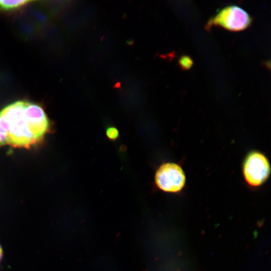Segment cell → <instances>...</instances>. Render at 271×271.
Masks as SVG:
<instances>
[{"instance_id": "obj_2", "label": "cell", "mask_w": 271, "mask_h": 271, "mask_svg": "<svg viewBox=\"0 0 271 271\" xmlns=\"http://www.w3.org/2000/svg\"><path fill=\"white\" fill-rule=\"evenodd\" d=\"M252 18L243 9L236 6H229L220 10L208 22L207 28L219 26L231 31H239L248 28Z\"/></svg>"}, {"instance_id": "obj_9", "label": "cell", "mask_w": 271, "mask_h": 271, "mask_svg": "<svg viewBox=\"0 0 271 271\" xmlns=\"http://www.w3.org/2000/svg\"><path fill=\"white\" fill-rule=\"evenodd\" d=\"M106 135L109 140L115 141L118 138L119 131L116 127L109 126L106 129Z\"/></svg>"}, {"instance_id": "obj_8", "label": "cell", "mask_w": 271, "mask_h": 271, "mask_svg": "<svg viewBox=\"0 0 271 271\" xmlns=\"http://www.w3.org/2000/svg\"><path fill=\"white\" fill-rule=\"evenodd\" d=\"M193 64L191 58L188 56H183L179 60V64L181 68L187 70L191 68Z\"/></svg>"}, {"instance_id": "obj_3", "label": "cell", "mask_w": 271, "mask_h": 271, "mask_svg": "<svg viewBox=\"0 0 271 271\" xmlns=\"http://www.w3.org/2000/svg\"><path fill=\"white\" fill-rule=\"evenodd\" d=\"M270 172L269 163L263 154L253 151L247 155L243 164V174L248 185L260 186L266 181Z\"/></svg>"}, {"instance_id": "obj_10", "label": "cell", "mask_w": 271, "mask_h": 271, "mask_svg": "<svg viewBox=\"0 0 271 271\" xmlns=\"http://www.w3.org/2000/svg\"><path fill=\"white\" fill-rule=\"evenodd\" d=\"M3 257V250L0 245V261L1 260Z\"/></svg>"}, {"instance_id": "obj_6", "label": "cell", "mask_w": 271, "mask_h": 271, "mask_svg": "<svg viewBox=\"0 0 271 271\" xmlns=\"http://www.w3.org/2000/svg\"><path fill=\"white\" fill-rule=\"evenodd\" d=\"M30 1H8L2 0L0 1V8L6 10H13L18 8L24 5H25L28 3H30Z\"/></svg>"}, {"instance_id": "obj_1", "label": "cell", "mask_w": 271, "mask_h": 271, "mask_svg": "<svg viewBox=\"0 0 271 271\" xmlns=\"http://www.w3.org/2000/svg\"><path fill=\"white\" fill-rule=\"evenodd\" d=\"M25 102L21 100L10 104L0 111V114L8 125L7 145L29 149L39 142L24 115Z\"/></svg>"}, {"instance_id": "obj_7", "label": "cell", "mask_w": 271, "mask_h": 271, "mask_svg": "<svg viewBox=\"0 0 271 271\" xmlns=\"http://www.w3.org/2000/svg\"><path fill=\"white\" fill-rule=\"evenodd\" d=\"M7 130L8 125L0 114V146L7 145Z\"/></svg>"}, {"instance_id": "obj_4", "label": "cell", "mask_w": 271, "mask_h": 271, "mask_svg": "<svg viewBox=\"0 0 271 271\" xmlns=\"http://www.w3.org/2000/svg\"><path fill=\"white\" fill-rule=\"evenodd\" d=\"M155 182L157 187L163 191L177 193L184 188L186 176L179 165L174 163H166L157 170Z\"/></svg>"}, {"instance_id": "obj_5", "label": "cell", "mask_w": 271, "mask_h": 271, "mask_svg": "<svg viewBox=\"0 0 271 271\" xmlns=\"http://www.w3.org/2000/svg\"><path fill=\"white\" fill-rule=\"evenodd\" d=\"M24 112L33 134L39 143L51 126L45 111L41 105L26 101Z\"/></svg>"}]
</instances>
